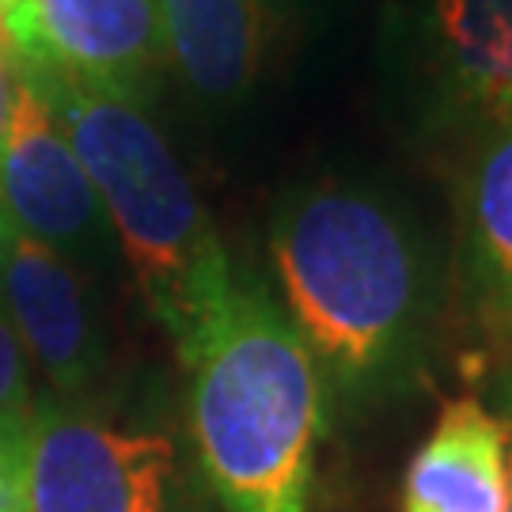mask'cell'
<instances>
[{
	"mask_svg": "<svg viewBox=\"0 0 512 512\" xmlns=\"http://www.w3.org/2000/svg\"><path fill=\"white\" fill-rule=\"evenodd\" d=\"M16 73L54 110L107 209L148 311L186 357L228 308L239 277L183 164L141 99L38 69Z\"/></svg>",
	"mask_w": 512,
	"mask_h": 512,
	"instance_id": "cell-1",
	"label": "cell"
},
{
	"mask_svg": "<svg viewBox=\"0 0 512 512\" xmlns=\"http://www.w3.org/2000/svg\"><path fill=\"white\" fill-rule=\"evenodd\" d=\"M277 285L319 376L346 391L387 380L418 346L425 270L418 239L384 198L315 186L277 209Z\"/></svg>",
	"mask_w": 512,
	"mask_h": 512,
	"instance_id": "cell-2",
	"label": "cell"
},
{
	"mask_svg": "<svg viewBox=\"0 0 512 512\" xmlns=\"http://www.w3.org/2000/svg\"><path fill=\"white\" fill-rule=\"evenodd\" d=\"M190 429L224 512H311L323 376L262 285H239L183 357Z\"/></svg>",
	"mask_w": 512,
	"mask_h": 512,
	"instance_id": "cell-3",
	"label": "cell"
},
{
	"mask_svg": "<svg viewBox=\"0 0 512 512\" xmlns=\"http://www.w3.org/2000/svg\"><path fill=\"white\" fill-rule=\"evenodd\" d=\"M175 444L76 403H38L23 444L27 512H167Z\"/></svg>",
	"mask_w": 512,
	"mask_h": 512,
	"instance_id": "cell-4",
	"label": "cell"
},
{
	"mask_svg": "<svg viewBox=\"0 0 512 512\" xmlns=\"http://www.w3.org/2000/svg\"><path fill=\"white\" fill-rule=\"evenodd\" d=\"M0 31L16 69L129 99H141L167 61L156 0H0Z\"/></svg>",
	"mask_w": 512,
	"mask_h": 512,
	"instance_id": "cell-5",
	"label": "cell"
},
{
	"mask_svg": "<svg viewBox=\"0 0 512 512\" xmlns=\"http://www.w3.org/2000/svg\"><path fill=\"white\" fill-rule=\"evenodd\" d=\"M0 220L61 251L73 266L103 262L114 236L65 129L27 80H16L0 141Z\"/></svg>",
	"mask_w": 512,
	"mask_h": 512,
	"instance_id": "cell-6",
	"label": "cell"
},
{
	"mask_svg": "<svg viewBox=\"0 0 512 512\" xmlns=\"http://www.w3.org/2000/svg\"><path fill=\"white\" fill-rule=\"evenodd\" d=\"M0 308L61 403L92 395L107 368L84 277L69 258L0 220Z\"/></svg>",
	"mask_w": 512,
	"mask_h": 512,
	"instance_id": "cell-7",
	"label": "cell"
},
{
	"mask_svg": "<svg viewBox=\"0 0 512 512\" xmlns=\"http://www.w3.org/2000/svg\"><path fill=\"white\" fill-rule=\"evenodd\" d=\"M164 50L175 73L205 103H236L255 84L274 0H156Z\"/></svg>",
	"mask_w": 512,
	"mask_h": 512,
	"instance_id": "cell-8",
	"label": "cell"
},
{
	"mask_svg": "<svg viewBox=\"0 0 512 512\" xmlns=\"http://www.w3.org/2000/svg\"><path fill=\"white\" fill-rule=\"evenodd\" d=\"M505 486V421L456 399L406 471L403 512H505Z\"/></svg>",
	"mask_w": 512,
	"mask_h": 512,
	"instance_id": "cell-9",
	"label": "cell"
},
{
	"mask_svg": "<svg viewBox=\"0 0 512 512\" xmlns=\"http://www.w3.org/2000/svg\"><path fill=\"white\" fill-rule=\"evenodd\" d=\"M440 69L490 126L512 122V0H433Z\"/></svg>",
	"mask_w": 512,
	"mask_h": 512,
	"instance_id": "cell-10",
	"label": "cell"
},
{
	"mask_svg": "<svg viewBox=\"0 0 512 512\" xmlns=\"http://www.w3.org/2000/svg\"><path fill=\"white\" fill-rule=\"evenodd\" d=\"M467 266L482 311L512 334V122L490 129L478 148L467 194Z\"/></svg>",
	"mask_w": 512,
	"mask_h": 512,
	"instance_id": "cell-11",
	"label": "cell"
},
{
	"mask_svg": "<svg viewBox=\"0 0 512 512\" xmlns=\"http://www.w3.org/2000/svg\"><path fill=\"white\" fill-rule=\"evenodd\" d=\"M35 406L31 357L19 342L12 319L0 308V425H27Z\"/></svg>",
	"mask_w": 512,
	"mask_h": 512,
	"instance_id": "cell-12",
	"label": "cell"
},
{
	"mask_svg": "<svg viewBox=\"0 0 512 512\" xmlns=\"http://www.w3.org/2000/svg\"><path fill=\"white\" fill-rule=\"evenodd\" d=\"M31 425V421H27ZM27 425H0V475H23Z\"/></svg>",
	"mask_w": 512,
	"mask_h": 512,
	"instance_id": "cell-13",
	"label": "cell"
},
{
	"mask_svg": "<svg viewBox=\"0 0 512 512\" xmlns=\"http://www.w3.org/2000/svg\"><path fill=\"white\" fill-rule=\"evenodd\" d=\"M16 65L8 57V46L0 38V141H4V129H8V114H12V99H16Z\"/></svg>",
	"mask_w": 512,
	"mask_h": 512,
	"instance_id": "cell-14",
	"label": "cell"
},
{
	"mask_svg": "<svg viewBox=\"0 0 512 512\" xmlns=\"http://www.w3.org/2000/svg\"><path fill=\"white\" fill-rule=\"evenodd\" d=\"M0 512H27V505H23V475H0Z\"/></svg>",
	"mask_w": 512,
	"mask_h": 512,
	"instance_id": "cell-15",
	"label": "cell"
},
{
	"mask_svg": "<svg viewBox=\"0 0 512 512\" xmlns=\"http://www.w3.org/2000/svg\"><path fill=\"white\" fill-rule=\"evenodd\" d=\"M505 512H512V421H505Z\"/></svg>",
	"mask_w": 512,
	"mask_h": 512,
	"instance_id": "cell-16",
	"label": "cell"
},
{
	"mask_svg": "<svg viewBox=\"0 0 512 512\" xmlns=\"http://www.w3.org/2000/svg\"><path fill=\"white\" fill-rule=\"evenodd\" d=\"M0 38H4V31H0Z\"/></svg>",
	"mask_w": 512,
	"mask_h": 512,
	"instance_id": "cell-17",
	"label": "cell"
}]
</instances>
